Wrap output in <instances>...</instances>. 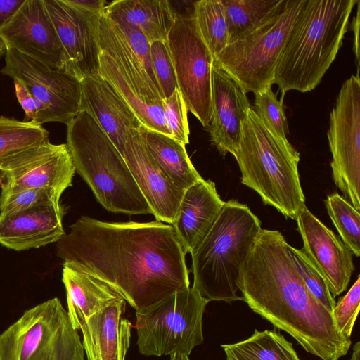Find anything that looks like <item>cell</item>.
<instances>
[{
    "instance_id": "obj_35",
    "label": "cell",
    "mask_w": 360,
    "mask_h": 360,
    "mask_svg": "<svg viewBox=\"0 0 360 360\" xmlns=\"http://www.w3.org/2000/svg\"><path fill=\"white\" fill-rule=\"evenodd\" d=\"M150 50L153 72L164 101L178 89L167 41H153L150 43Z\"/></svg>"
},
{
    "instance_id": "obj_30",
    "label": "cell",
    "mask_w": 360,
    "mask_h": 360,
    "mask_svg": "<svg viewBox=\"0 0 360 360\" xmlns=\"http://www.w3.org/2000/svg\"><path fill=\"white\" fill-rule=\"evenodd\" d=\"M48 141L49 131L41 125L0 116V162L16 152Z\"/></svg>"
},
{
    "instance_id": "obj_45",
    "label": "cell",
    "mask_w": 360,
    "mask_h": 360,
    "mask_svg": "<svg viewBox=\"0 0 360 360\" xmlns=\"http://www.w3.org/2000/svg\"><path fill=\"white\" fill-rule=\"evenodd\" d=\"M6 53V46L4 43L0 40V57L5 55Z\"/></svg>"
},
{
    "instance_id": "obj_32",
    "label": "cell",
    "mask_w": 360,
    "mask_h": 360,
    "mask_svg": "<svg viewBox=\"0 0 360 360\" xmlns=\"http://www.w3.org/2000/svg\"><path fill=\"white\" fill-rule=\"evenodd\" d=\"M287 250L292 262L309 292L319 302L332 312L336 302L324 278L301 249H297L288 243Z\"/></svg>"
},
{
    "instance_id": "obj_16",
    "label": "cell",
    "mask_w": 360,
    "mask_h": 360,
    "mask_svg": "<svg viewBox=\"0 0 360 360\" xmlns=\"http://www.w3.org/2000/svg\"><path fill=\"white\" fill-rule=\"evenodd\" d=\"M122 156L156 221L172 224L185 191L176 186L157 164L140 131L128 140Z\"/></svg>"
},
{
    "instance_id": "obj_11",
    "label": "cell",
    "mask_w": 360,
    "mask_h": 360,
    "mask_svg": "<svg viewBox=\"0 0 360 360\" xmlns=\"http://www.w3.org/2000/svg\"><path fill=\"white\" fill-rule=\"evenodd\" d=\"M359 71L342 85L327 132L333 179L344 198L360 210Z\"/></svg>"
},
{
    "instance_id": "obj_41",
    "label": "cell",
    "mask_w": 360,
    "mask_h": 360,
    "mask_svg": "<svg viewBox=\"0 0 360 360\" xmlns=\"http://www.w3.org/2000/svg\"><path fill=\"white\" fill-rule=\"evenodd\" d=\"M25 0H0V29L7 24Z\"/></svg>"
},
{
    "instance_id": "obj_7",
    "label": "cell",
    "mask_w": 360,
    "mask_h": 360,
    "mask_svg": "<svg viewBox=\"0 0 360 360\" xmlns=\"http://www.w3.org/2000/svg\"><path fill=\"white\" fill-rule=\"evenodd\" d=\"M305 0H280L255 28L230 43L214 61L248 94L274 84L278 57Z\"/></svg>"
},
{
    "instance_id": "obj_21",
    "label": "cell",
    "mask_w": 360,
    "mask_h": 360,
    "mask_svg": "<svg viewBox=\"0 0 360 360\" xmlns=\"http://www.w3.org/2000/svg\"><path fill=\"white\" fill-rule=\"evenodd\" d=\"M225 202L211 180L202 179L185 190L177 216L171 225L186 254H191L202 243Z\"/></svg>"
},
{
    "instance_id": "obj_10",
    "label": "cell",
    "mask_w": 360,
    "mask_h": 360,
    "mask_svg": "<svg viewBox=\"0 0 360 360\" xmlns=\"http://www.w3.org/2000/svg\"><path fill=\"white\" fill-rule=\"evenodd\" d=\"M167 44L178 89L188 110L205 127L212 117V68L214 58L195 26L192 11L176 13Z\"/></svg>"
},
{
    "instance_id": "obj_40",
    "label": "cell",
    "mask_w": 360,
    "mask_h": 360,
    "mask_svg": "<svg viewBox=\"0 0 360 360\" xmlns=\"http://www.w3.org/2000/svg\"><path fill=\"white\" fill-rule=\"evenodd\" d=\"M90 25L103 14L108 5L105 0H63Z\"/></svg>"
},
{
    "instance_id": "obj_27",
    "label": "cell",
    "mask_w": 360,
    "mask_h": 360,
    "mask_svg": "<svg viewBox=\"0 0 360 360\" xmlns=\"http://www.w3.org/2000/svg\"><path fill=\"white\" fill-rule=\"evenodd\" d=\"M221 347L226 360H301L292 343L276 330L255 329L247 339Z\"/></svg>"
},
{
    "instance_id": "obj_5",
    "label": "cell",
    "mask_w": 360,
    "mask_h": 360,
    "mask_svg": "<svg viewBox=\"0 0 360 360\" xmlns=\"http://www.w3.org/2000/svg\"><path fill=\"white\" fill-rule=\"evenodd\" d=\"M259 218L237 200L226 201L211 230L191 253L193 287L206 300H243L238 281L257 233Z\"/></svg>"
},
{
    "instance_id": "obj_1",
    "label": "cell",
    "mask_w": 360,
    "mask_h": 360,
    "mask_svg": "<svg viewBox=\"0 0 360 360\" xmlns=\"http://www.w3.org/2000/svg\"><path fill=\"white\" fill-rule=\"evenodd\" d=\"M56 255L105 283L136 311L190 287L186 252L171 224L108 222L82 216L56 242Z\"/></svg>"
},
{
    "instance_id": "obj_38",
    "label": "cell",
    "mask_w": 360,
    "mask_h": 360,
    "mask_svg": "<svg viewBox=\"0 0 360 360\" xmlns=\"http://www.w3.org/2000/svg\"><path fill=\"white\" fill-rule=\"evenodd\" d=\"M116 25L160 93L151 63L150 43L141 32L127 26Z\"/></svg>"
},
{
    "instance_id": "obj_22",
    "label": "cell",
    "mask_w": 360,
    "mask_h": 360,
    "mask_svg": "<svg viewBox=\"0 0 360 360\" xmlns=\"http://www.w3.org/2000/svg\"><path fill=\"white\" fill-rule=\"evenodd\" d=\"M126 302L120 298L89 318L80 328L87 360H125L131 323L124 317Z\"/></svg>"
},
{
    "instance_id": "obj_43",
    "label": "cell",
    "mask_w": 360,
    "mask_h": 360,
    "mask_svg": "<svg viewBox=\"0 0 360 360\" xmlns=\"http://www.w3.org/2000/svg\"><path fill=\"white\" fill-rule=\"evenodd\" d=\"M360 342H357L353 347V352L350 360H360Z\"/></svg>"
},
{
    "instance_id": "obj_13",
    "label": "cell",
    "mask_w": 360,
    "mask_h": 360,
    "mask_svg": "<svg viewBox=\"0 0 360 360\" xmlns=\"http://www.w3.org/2000/svg\"><path fill=\"white\" fill-rule=\"evenodd\" d=\"M75 165L66 143L48 141L16 152L0 162L3 191L49 188L60 196L72 186Z\"/></svg>"
},
{
    "instance_id": "obj_8",
    "label": "cell",
    "mask_w": 360,
    "mask_h": 360,
    "mask_svg": "<svg viewBox=\"0 0 360 360\" xmlns=\"http://www.w3.org/2000/svg\"><path fill=\"white\" fill-rule=\"evenodd\" d=\"M0 360H84L79 335L58 298L26 310L0 335Z\"/></svg>"
},
{
    "instance_id": "obj_37",
    "label": "cell",
    "mask_w": 360,
    "mask_h": 360,
    "mask_svg": "<svg viewBox=\"0 0 360 360\" xmlns=\"http://www.w3.org/2000/svg\"><path fill=\"white\" fill-rule=\"evenodd\" d=\"M360 277L350 288L347 294L340 297L332 311V315L339 331L350 338L354 325L359 311Z\"/></svg>"
},
{
    "instance_id": "obj_31",
    "label": "cell",
    "mask_w": 360,
    "mask_h": 360,
    "mask_svg": "<svg viewBox=\"0 0 360 360\" xmlns=\"http://www.w3.org/2000/svg\"><path fill=\"white\" fill-rule=\"evenodd\" d=\"M328 214L341 240L356 257L360 256V215L352 204L338 193L326 200Z\"/></svg>"
},
{
    "instance_id": "obj_34",
    "label": "cell",
    "mask_w": 360,
    "mask_h": 360,
    "mask_svg": "<svg viewBox=\"0 0 360 360\" xmlns=\"http://www.w3.org/2000/svg\"><path fill=\"white\" fill-rule=\"evenodd\" d=\"M254 94L252 109L255 114L270 131L283 140H288V125L283 102L278 101L271 86Z\"/></svg>"
},
{
    "instance_id": "obj_6",
    "label": "cell",
    "mask_w": 360,
    "mask_h": 360,
    "mask_svg": "<svg viewBox=\"0 0 360 360\" xmlns=\"http://www.w3.org/2000/svg\"><path fill=\"white\" fill-rule=\"evenodd\" d=\"M67 125V146L75 172L108 211L151 213L121 153L98 124L79 112Z\"/></svg>"
},
{
    "instance_id": "obj_15",
    "label": "cell",
    "mask_w": 360,
    "mask_h": 360,
    "mask_svg": "<svg viewBox=\"0 0 360 360\" xmlns=\"http://www.w3.org/2000/svg\"><path fill=\"white\" fill-rule=\"evenodd\" d=\"M295 220L303 242L301 250L324 278L335 298L348 287L355 269L353 253L306 206Z\"/></svg>"
},
{
    "instance_id": "obj_17",
    "label": "cell",
    "mask_w": 360,
    "mask_h": 360,
    "mask_svg": "<svg viewBox=\"0 0 360 360\" xmlns=\"http://www.w3.org/2000/svg\"><path fill=\"white\" fill-rule=\"evenodd\" d=\"M251 108L240 84L213 61L212 68V117L209 127L210 141L225 156L235 158L242 125Z\"/></svg>"
},
{
    "instance_id": "obj_2",
    "label": "cell",
    "mask_w": 360,
    "mask_h": 360,
    "mask_svg": "<svg viewBox=\"0 0 360 360\" xmlns=\"http://www.w3.org/2000/svg\"><path fill=\"white\" fill-rule=\"evenodd\" d=\"M287 244L280 231L260 229L238 281L243 300L307 352L322 360H339L352 341L339 331L332 312L309 292Z\"/></svg>"
},
{
    "instance_id": "obj_25",
    "label": "cell",
    "mask_w": 360,
    "mask_h": 360,
    "mask_svg": "<svg viewBox=\"0 0 360 360\" xmlns=\"http://www.w3.org/2000/svg\"><path fill=\"white\" fill-rule=\"evenodd\" d=\"M62 281L65 288L68 314L79 330L91 316L122 297L102 281L63 263Z\"/></svg>"
},
{
    "instance_id": "obj_29",
    "label": "cell",
    "mask_w": 360,
    "mask_h": 360,
    "mask_svg": "<svg viewBox=\"0 0 360 360\" xmlns=\"http://www.w3.org/2000/svg\"><path fill=\"white\" fill-rule=\"evenodd\" d=\"M280 0H222L229 44L258 26Z\"/></svg>"
},
{
    "instance_id": "obj_19",
    "label": "cell",
    "mask_w": 360,
    "mask_h": 360,
    "mask_svg": "<svg viewBox=\"0 0 360 360\" xmlns=\"http://www.w3.org/2000/svg\"><path fill=\"white\" fill-rule=\"evenodd\" d=\"M66 56L65 72L80 82L99 72L100 49L86 21L63 0H42Z\"/></svg>"
},
{
    "instance_id": "obj_4",
    "label": "cell",
    "mask_w": 360,
    "mask_h": 360,
    "mask_svg": "<svg viewBox=\"0 0 360 360\" xmlns=\"http://www.w3.org/2000/svg\"><path fill=\"white\" fill-rule=\"evenodd\" d=\"M235 158L241 182L286 219H296L305 205L298 164L300 153L270 131L251 107L242 125Z\"/></svg>"
},
{
    "instance_id": "obj_24",
    "label": "cell",
    "mask_w": 360,
    "mask_h": 360,
    "mask_svg": "<svg viewBox=\"0 0 360 360\" xmlns=\"http://www.w3.org/2000/svg\"><path fill=\"white\" fill-rule=\"evenodd\" d=\"M98 75L113 87L145 128L171 136L165 120L162 98L136 85L115 61L101 50Z\"/></svg>"
},
{
    "instance_id": "obj_20",
    "label": "cell",
    "mask_w": 360,
    "mask_h": 360,
    "mask_svg": "<svg viewBox=\"0 0 360 360\" xmlns=\"http://www.w3.org/2000/svg\"><path fill=\"white\" fill-rule=\"evenodd\" d=\"M60 204L0 215V244L21 251L58 242L65 235Z\"/></svg>"
},
{
    "instance_id": "obj_3",
    "label": "cell",
    "mask_w": 360,
    "mask_h": 360,
    "mask_svg": "<svg viewBox=\"0 0 360 360\" xmlns=\"http://www.w3.org/2000/svg\"><path fill=\"white\" fill-rule=\"evenodd\" d=\"M358 1H304L275 70L281 102L290 90L304 93L319 84L342 45Z\"/></svg>"
},
{
    "instance_id": "obj_26",
    "label": "cell",
    "mask_w": 360,
    "mask_h": 360,
    "mask_svg": "<svg viewBox=\"0 0 360 360\" xmlns=\"http://www.w3.org/2000/svg\"><path fill=\"white\" fill-rule=\"evenodd\" d=\"M140 133L153 158L176 186L185 191L203 179L192 164L185 145L145 127Z\"/></svg>"
},
{
    "instance_id": "obj_39",
    "label": "cell",
    "mask_w": 360,
    "mask_h": 360,
    "mask_svg": "<svg viewBox=\"0 0 360 360\" xmlns=\"http://www.w3.org/2000/svg\"><path fill=\"white\" fill-rule=\"evenodd\" d=\"M16 98L24 110L23 122H32L41 125L44 109L42 104L34 98L26 87L18 79H13Z\"/></svg>"
},
{
    "instance_id": "obj_14",
    "label": "cell",
    "mask_w": 360,
    "mask_h": 360,
    "mask_svg": "<svg viewBox=\"0 0 360 360\" xmlns=\"http://www.w3.org/2000/svg\"><path fill=\"white\" fill-rule=\"evenodd\" d=\"M0 40L51 69L66 70L64 49L42 0H25L0 29Z\"/></svg>"
},
{
    "instance_id": "obj_42",
    "label": "cell",
    "mask_w": 360,
    "mask_h": 360,
    "mask_svg": "<svg viewBox=\"0 0 360 360\" xmlns=\"http://www.w3.org/2000/svg\"><path fill=\"white\" fill-rule=\"evenodd\" d=\"M359 3L358 1L357 11L356 17L353 18L352 22V29L354 31V51L356 56V62L357 63V70H359Z\"/></svg>"
},
{
    "instance_id": "obj_28",
    "label": "cell",
    "mask_w": 360,
    "mask_h": 360,
    "mask_svg": "<svg viewBox=\"0 0 360 360\" xmlns=\"http://www.w3.org/2000/svg\"><path fill=\"white\" fill-rule=\"evenodd\" d=\"M197 30L214 59L229 44V32L222 0H200L193 4Z\"/></svg>"
},
{
    "instance_id": "obj_23",
    "label": "cell",
    "mask_w": 360,
    "mask_h": 360,
    "mask_svg": "<svg viewBox=\"0 0 360 360\" xmlns=\"http://www.w3.org/2000/svg\"><path fill=\"white\" fill-rule=\"evenodd\" d=\"M103 13L112 21L141 32L150 43L167 41L176 13L167 0H115Z\"/></svg>"
},
{
    "instance_id": "obj_12",
    "label": "cell",
    "mask_w": 360,
    "mask_h": 360,
    "mask_svg": "<svg viewBox=\"0 0 360 360\" xmlns=\"http://www.w3.org/2000/svg\"><path fill=\"white\" fill-rule=\"evenodd\" d=\"M2 75L18 79L43 105L42 122L68 124L79 112L81 82L72 75L43 63L6 46Z\"/></svg>"
},
{
    "instance_id": "obj_33",
    "label": "cell",
    "mask_w": 360,
    "mask_h": 360,
    "mask_svg": "<svg viewBox=\"0 0 360 360\" xmlns=\"http://www.w3.org/2000/svg\"><path fill=\"white\" fill-rule=\"evenodd\" d=\"M60 196L49 188L3 191L0 193V215H7L32 208L60 204Z\"/></svg>"
},
{
    "instance_id": "obj_44",
    "label": "cell",
    "mask_w": 360,
    "mask_h": 360,
    "mask_svg": "<svg viewBox=\"0 0 360 360\" xmlns=\"http://www.w3.org/2000/svg\"><path fill=\"white\" fill-rule=\"evenodd\" d=\"M170 360H190L188 356L176 353L170 355Z\"/></svg>"
},
{
    "instance_id": "obj_36",
    "label": "cell",
    "mask_w": 360,
    "mask_h": 360,
    "mask_svg": "<svg viewBox=\"0 0 360 360\" xmlns=\"http://www.w3.org/2000/svg\"><path fill=\"white\" fill-rule=\"evenodd\" d=\"M163 110L165 123L171 137L185 146L189 143L188 109L179 89L163 101Z\"/></svg>"
},
{
    "instance_id": "obj_9",
    "label": "cell",
    "mask_w": 360,
    "mask_h": 360,
    "mask_svg": "<svg viewBox=\"0 0 360 360\" xmlns=\"http://www.w3.org/2000/svg\"><path fill=\"white\" fill-rule=\"evenodd\" d=\"M208 301L192 286L136 311L137 346L144 356H189L203 342L202 317Z\"/></svg>"
},
{
    "instance_id": "obj_18",
    "label": "cell",
    "mask_w": 360,
    "mask_h": 360,
    "mask_svg": "<svg viewBox=\"0 0 360 360\" xmlns=\"http://www.w3.org/2000/svg\"><path fill=\"white\" fill-rule=\"evenodd\" d=\"M81 87L80 112L93 118L122 155L128 140L144 127L99 75L82 79Z\"/></svg>"
}]
</instances>
